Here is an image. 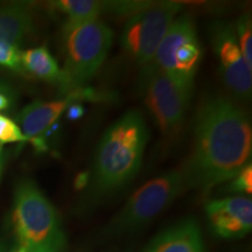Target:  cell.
Instances as JSON below:
<instances>
[{
	"label": "cell",
	"mask_w": 252,
	"mask_h": 252,
	"mask_svg": "<svg viewBox=\"0 0 252 252\" xmlns=\"http://www.w3.org/2000/svg\"><path fill=\"white\" fill-rule=\"evenodd\" d=\"M252 128L248 115L224 97L200 106L195 121L194 147L184 167L189 188L209 190L230 181L250 163Z\"/></svg>",
	"instance_id": "cell-1"
},
{
	"label": "cell",
	"mask_w": 252,
	"mask_h": 252,
	"mask_svg": "<svg viewBox=\"0 0 252 252\" xmlns=\"http://www.w3.org/2000/svg\"><path fill=\"white\" fill-rule=\"evenodd\" d=\"M149 141L143 113L128 110L100 138L94 154L90 193L106 197L121 190L139 172Z\"/></svg>",
	"instance_id": "cell-2"
},
{
	"label": "cell",
	"mask_w": 252,
	"mask_h": 252,
	"mask_svg": "<svg viewBox=\"0 0 252 252\" xmlns=\"http://www.w3.org/2000/svg\"><path fill=\"white\" fill-rule=\"evenodd\" d=\"M14 235L24 252H65L67 237L58 210L32 180L19 182L13 208Z\"/></svg>",
	"instance_id": "cell-3"
},
{
	"label": "cell",
	"mask_w": 252,
	"mask_h": 252,
	"mask_svg": "<svg viewBox=\"0 0 252 252\" xmlns=\"http://www.w3.org/2000/svg\"><path fill=\"white\" fill-rule=\"evenodd\" d=\"M64 67L62 89L86 87L98 72L113 42V32L102 20L63 26Z\"/></svg>",
	"instance_id": "cell-4"
},
{
	"label": "cell",
	"mask_w": 252,
	"mask_h": 252,
	"mask_svg": "<svg viewBox=\"0 0 252 252\" xmlns=\"http://www.w3.org/2000/svg\"><path fill=\"white\" fill-rule=\"evenodd\" d=\"M184 167H178L140 186L109 223V235H125L144 228L188 190Z\"/></svg>",
	"instance_id": "cell-5"
},
{
	"label": "cell",
	"mask_w": 252,
	"mask_h": 252,
	"mask_svg": "<svg viewBox=\"0 0 252 252\" xmlns=\"http://www.w3.org/2000/svg\"><path fill=\"white\" fill-rule=\"evenodd\" d=\"M182 6L181 2L176 1L156 2L147 5L126 21L122 33V45L140 67L141 80L152 68L160 42L180 13Z\"/></svg>",
	"instance_id": "cell-6"
},
{
	"label": "cell",
	"mask_w": 252,
	"mask_h": 252,
	"mask_svg": "<svg viewBox=\"0 0 252 252\" xmlns=\"http://www.w3.org/2000/svg\"><path fill=\"white\" fill-rule=\"evenodd\" d=\"M145 103L166 134H174L185 121L193 89L181 86L171 76L152 70L141 80Z\"/></svg>",
	"instance_id": "cell-7"
},
{
	"label": "cell",
	"mask_w": 252,
	"mask_h": 252,
	"mask_svg": "<svg viewBox=\"0 0 252 252\" xmlns=\"http://www.w3.org/2000/svg\"><path fill=\"white\" fill-rule=\"evenodd\" d=\"M212 43L219 58L220 71L225 87L242 99H249L252 91V68L239 49L234 25L216 23L212 28Z\"/></svg>",
	"instance_id": "cell-8"
},
{
	"label": "cell",
	"mask_w": 252,
	"mask_h": 252,
	"mask_svg": "<svg viewBox=\"0 0 252 252\" xmlns=\"http://www.w3.org/2000/svg\"><path fill=\"white\" fill-rule=\"evenodd\" d=\"M209 226L217 237L232 239L248 235L252 228V201L244 196H229L207 203Z\"/></svg>",
	"instance_id": "cell-9"
},
{
	"label": "cell",
	"mask_w": 252,
	"mask_h": 252,
	"mask_svg": "<svg viewBox=\"0 0 252 252\" xmlns=\"http://www.w3.org/2000/svg\"><path fill=\"white\" fill-rule=\"evenodd\" d=\"M194 39H197V33L194 19L191 18V15L181 14L176 17L171 26H169L168 31L166 32L161 42H160V46L157 50L156 56H154L152 68H151L150 72L152 70L162 71L168 75V76H171L173 80L178 82L179 84H181V86L194 89V87L184 84L179 80L174 69V62H173V53H174L176 47L180 46L181 43L186 42V41Z\"/></svg>",
	"instance_id": "cell-10"
},
{
	"label": "cell",
	"mask_w": 252,
	"mask_h": 252,
	"mask_svg": "<svg viewBox=\"0 0 252 252\" xmlns=\"http://www.w3.org/2000/svg\"><path fill=\"white\" fill-rule=\"evenodd\" d=\"M144 252H206L197 220L194 217L179 220L158 235Z\"/></svg>",
	"instance_id": "cell-11"
},
{
	"label": "cell",
	"mask_w": 252,
	"mask_h": 252,
	"mask_svg": "<svg viewBox=\"0 0 252 252\" xmlns=\"http://www.w3.org/2000/svg\"><path fill=\"white\" fill-rule=\"evenodd\" d=\"M69 103L70 100L68 98L52 102L36 100L21 110L18 115L19 127L28 141L41 138V134L45 133L67 110Z\"/></svg>",
	"instance_id": "cell-12"
},
{
	"label": "cell",
	"mask_w": 252,
	"mask_h": 252,
	"mask_svg": "<svg viewBox=\"0 0 252 252\" xmlns=\"http://www.w3.org/2000/svg\"><path fill=\"white\" fill-rule=\"evenodd\" d=\"M33 14L26 5L0 6V42L19 46L33 30Z\"/></svg>",
	"instance_id": "cell-13"
},
{
	"label": "cell",
	"mask_w": 252,
	"mask_h": 252,
	"mask_svg": "<svg viewBox=\"0 0 252 252\" xmlns=\"http://www.w3.org/2000/svg\"><path fill=\"white\" fill-rule=\"evenodd\" d=\"M21 69L42 81L62 84V69L46 47H36L21 53Z\"/></svg>",
	"instance_id": "cell-14"
},
{
	"label": "cell",
	"mask_w": 252,
	"mask_h": 252,
	"mask_svg": "<svg viewBox=\"0 0 252 252\" xmlns=\"http://www.w3.org/2000/svg\"><path fill=\"white\" fill-rule=\"evenodd\" d=\"M52 6L67 15V25L98 20L100 14L106 11V2L96 0H60Z\"/></svg>",
	"instance_id": "cell-15"
},
{
	"label": "cell",
	"mask_w": 252,
	"mask_h": 252,
	"mask_svg": "<svg viewBox=\"0 0 252 252\" xmlns=\"http://www.w3.org/2000/svg\"><path fill=\"white\" fill-rule=\"evenodd\" d=\"M234 30L237 39L239 49L242 55L247 62L249 67L252 68V23L251 15L244 13L241 15L236 24L234 25Z\"/></svg>",
	"instance_id": "cell-16"
},
{
	"label": "cell",
	"mask_w": 252,
	"mask_h": 252,
	"mask_svg": "<svg viewBox=\"0 0 252 252\" xmlns=\"http://www.w3.org/2000/svg\"><path fill=\"white\" fill-rule=\"evenodd\" d=\"M28 141L17 123L6 117L4 115H0V145L11 144V143H23Z\"/></svg>",
	"instance_id": "cell-17"
},
{
	"label": "cell",
	"mask_w": 252,
	"mask_h": 252,
	"mask_svg": "<svg viewBox=\"0 0 252 252\" xmlns=\"http://www.w3.org/2000/svg\"><path fill=\"white\" fill-rule=\"evenodd\" d=\"M0 64L13 70H20L21 52L19 50V47L0 42Z\"/></svg>",
	"instance_id": "cell-18"
},
{
	"label": "cell",
	"mask_w": 252,
	"mask_h": 252,
	"mask_svg": "<svg viewBox=\"0 0 252 252\" xmlns=\"http://www.w3.org/2000/svg\"><path fill=\"white\" fill-rule=\"evenodd\" d=\"M228 189L234 193H252V165L249 163L235 176L232 180H230Z\"/></svg>",
	"instance_id": "cell-19"
},
{
	"label": "cell",
	"mask_w": 252,
	"mask_h": 252,
	"mask_svg": "<svg viewBox=\"0 0 252 252\" xmlns=\"http://www.w3.org/2000/svg\"><path fill=\"white\" fill-rule=\"evenodd\" d=\"M84 108L77 103H70L67 108V116L70 121H78L83 117Z\"/></svg>",
	"instance_id": "cell-20"
},
{
	"label": "cell",
	"mask_w": 252,
	"mask_h": 252,
	"mask_svg": "<svg viewBox=\"0 0 252 252\" xmlns=\"http://www.w3.org/2000/svg\"><path fill=\"white\" fill-rule=\"evenodd\" d=\"M12 104V96L4 86H0V111L7 110Z\"/></svg>",
	"instance_id": "cell-21"
},
{
	"label": "cell",
	"mask_w": 252,
	"mask_h": 252,
	"mask_svg": "<svg viewBox=\"0 0 252 252\" xmlns=\"http://www.w3.org/2000/svg\"><path fill=\"white\" fill-rule=\"evenodd\" d=\"M2 146L0 145V175H1V168H2V161H1V156H2Z\"/></svg>",
	"instance_id": "cell-22"
},
{
	"label": "cell",
	"mask_w": 252,
	"mask_h": 252,
	"mask_svg": "<svg viewBox=\"0 0 252 252\" xmlns=\"http://www.w3.org/2000/svg\"><path fill=\"white\" fill-rule=\"evenodd\" d=\"M13 252H24V251L21 250V249H17V250H14Z\"/></svg>",
	"instance_id": "cell-23"
}]
</instances>
